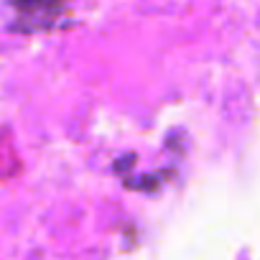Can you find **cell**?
<instances>
[{
    "instance_id": "6da1fadb",
    "label": "cell",
    "mask_w": 260,
    "mask_h": 260,
    "mask_svg": "<svg viewBox=\"0 0 260 260\" xmlns=\"http://www.w3.org/2000/svg\"><path fill=\"white\" fill-rule=\"evenodd\" d=\"M21 16H49L59 11V0H11Z\"/></svg>"
}]
</instances>
